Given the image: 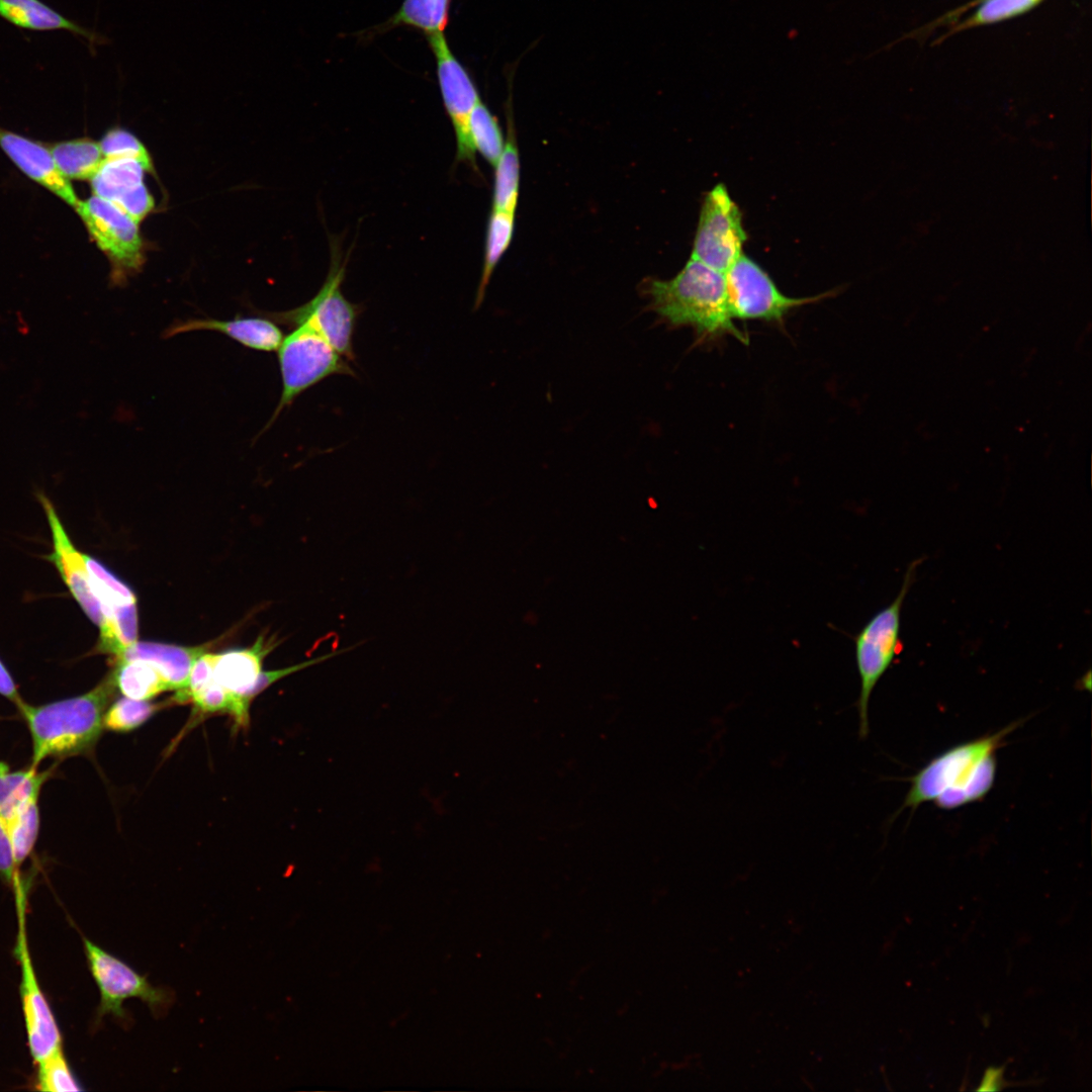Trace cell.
Returning <instances> with one entry per match:
<instances>
[{"mask_svg": "<svg viewBox=\"0 0 1092 1092\" xmlns=\"http://www.w3.org/2000/svg\"><path fill=\"white\" fill-rule=\"evenodd\" d=\"M468 128L474 150L494 167L503 153L504 140L497 119L481 100L470 114Z\"/></svg>", "mask_w": 1092, "mask_h": 1092, "instance_id": "cell-27", "label": "cell"}, {"mask_svg": "<svg viewBox=\"0 0 1092 1092\" xmlns=\"http://www.w3.org/2000/svg\"><path fill=\"white\" fill-rule=\"evenodd\" d=\"M292 329L277 350L282 391L269 425L297 396L327 377L355 375L349 360L311 326L298 324Z\"/></svg>", "mask_w": 1092, "mask_h": 1092, "instance_id": "cell-6", "label": "cell"}, {"mask_svg": "<svg viewBox=\"0 0 1092 1092\" xmlns=\"http://www.w3.org/2000/svg\"><path fill=\"white\" fill-rule=\"evenodd\" d=\"M196 331L218 332L247 348L263 352L278 350L284 338L275 322L261 316H237L225 321L190 318L171 325L165 330L163 338Z\"/></svg>", "mask_w": 1092, "mask_h": 1092, "instance_id": "cell-16", "label": "cell"}, {"mask_svg": "<svg viewBox=\"0 0 1092 1092\" xmlns=\"http://www.w3.org/2000/svg\"><path fill=\"white\" fill-rule=\"evenodd\" d=\"M273 648L274 644L259 637L250 648L232 649L216 654L214 680L250 706L262 672L263 659Z\"/></svg>", "mask_w": 1092, "mask_h": 1092, "instance_id": "cell-17", "label": "cell"}, {"mask_svg": "<svg viewBox=\"0 0 1092 1092\" xmlns=\"http://www.w3.org/2000/svg\"><path fill=\"white\" fill-rule=\"evenodd\" d=\"M494 168L492 209L515 213L519 196L520 162L512 135H509Z\"/></svg>", "mask_w": 1092, "mask_h": 1092, "instance_id": "cell-26", "label": "cell"}, {"mask_svg": "<svg viewBox=\"0 0 1092 1092\" xmlns=\"http://www.w3.org/2000/svg\"><path fill=\"white\" fill-rule=\"evenodd\" d=\"M327 278L317 293L304 304L271 315L274 321L290 328L308 324L315 329L342 356L354 360L353 339L359 307L342 292L348 258H343L335 242Z\"/></svg>", "mask_w": 1092, "mask_h": 1092, "instance_id": "cell-7", "label": "cell"}, {"mask_svg": "<svg viewBox=\"0 0 1092 1092\" xmlns=\"http://www.w3.org/2000/svg\"><path fill=\"white\" fill-rule=\"evenodd\" d=\"M88 968L100 995L96 1010L95 1026L105 1015H111L124 1026H130V1014L123 1008L125 1000L139 998L147 1004L155 1017L168 1012L175 1001V993L168 987H156L146 975H141L124 961L82 936Z\"/></svg>", "mask_w": 1092, "mask_h": 1092, "instance_id": "cell-5", "label": "cell"}, {"mask_svg": "<svg viewBox=\"0 0 1092 1092\" xmlns=\"http://www.w3.org/2000/svg\"><path fill=\"white\" fill-rule=\"evenodd\" d=\"M922 561L923 559L917 558L908 564L896 598L874 614L853 637L860 682L856 709L859 720L858 734L861 738H866L870 731L869 705L872 693L903 649L900 639L902 609Z\"/></svg>", "mask_w": 1092, "mask_h": 1092, "instance_id": "cell-4", "label": "cell"}, {"mask_svg": "<svg viewBox=\"0 0 1092 1092\" xmlns=\"http://www.w3.org/2000/svg\"><path fill=\"white\" fill-rule=\"evenodd\" d=\"M0 147L28 178L74 209L77 208L80 199L72 184L58 169L50 148L2 127H0Z\"/></svg>", "mask_w": 1092, "mask_h": 1092, "instance_id": "cell-15", "label": "cell"}, {"mask_svg": "<svg viewBox=\"0 0 1092 1092\" xmlns=\"http://www.w3.org/2000/svg\"><path fill=\"white\" fill-rule=\"evenodd\" d=\"M36 1086L40 1091L66 1092L83 1090L64 1055L57 1049L37 1064Z\"/></svg>", "mask_w": 1092, "mask_h": 1092, "instance_id": "cell-30", "label": "cell"}, {"mask_svg": "<svg viewBox=\"0 0 1092 1092\" xmlns=\"http://www.w3.org/2000/svg\"><path fill=\"white\" fill-rule=\"evenodd\" d=\"M116 688L110 672L91 691L47 704L17 707L30 733L31 766L47 758H67L90 753L103 727V717Z\"/></svg>", "mask_w": 1092, "mask_h": 1092, "instance_id": "cell-2", "label": "cell"}, {"mask_svg": "<svg viewBox=\"0 0 1092 1092\" xmlns=\"http://www.w3.org/2000/svg\"><path fill=\"white\" fill-rule=\"evenodd\" d=\"M19 867L14 857L13 847L5 821L0 816V878L8 886L21 880Z\"/></svg>", "mask_w": 1092, "mask_h": 1092, "instance_id": "cell-33", "label": "cell"}, {"mask_svg": "<svg viewBox=\"0 0 1092 1092\" xmlns=\"http://www.w3.org/2000/svg\"><path fill=\"white\" fill-rule=\"evenodd\" d=\"M207 647H183L157 642H135L114 659L143 660L152 664L164 677L170 690H182L194 661Z\"/></svg>", "mask_w": 1092, "mask_h": 1092, "instance_id": "cell-19", "label": "cell"}, {"mask_svg": "<svg viewBox=\"0 0 1092 1092\" xmlns=\"http://www.w3.org/2000/svg\"><path fill=\"white\" fill-rule=\"evenodd\" d=\"M18 931L14 954L20 966V998L27 1044L35 1064L62 1046V1034L53 1010L42 993L34 972L26 937V887L24 882L13 889Z\"/></svg>", "mask_w": 1092, "mask_h": 1092, "instance_id": "cell-9", "label": "cell"}, {"mask_svg": "<svg viewBox=\"0 0 1092 1092\" xmlns=\"http://www.w3.org/2000/svg\"><path fill=\"white\" fill-rule=\"evenodd\" d=\"M51 770L39 771L37 767L12 770L0 761V816L7 822L22 807L39 798L42 785Z\"/></svg>", "mask_w": 1092, "mask_h": 1092, "instance_id": "cell-20", "label": "cell"}, {"mask_svg": "<svg viewBox=\"0 0 1092 1092\" xmlns=\"http://www.w3.org/2000/svg\"><path fill=\"white\" fill-rule=\"evenodd\" d=\"M451 0H403L398 10L384 23V30L408 26L426 36L443 33L449 22Z\"/></svg>", "mask_w": 1092, "mask_h": 1092, "instance_id": "cell-23", "label": "cell"}, {"mask_svg": "<svg viewBox=\"0 0 1092 1092\" xmlns=\"http://www.w3.org/2000/svg\"><path fill=\"white\" fill-rule=\"evenodd\" d=\"M75 211L89 235L109 259L113 283L121 284L144 263V243L138 223L109 200L92 195L80 200Z\"/></svg>", "mask_w": 1092, "mask_h": 1092, "instance_id": "cell-8", "label": "cell"}, {"mask_svg": "<svg viewBox=\"0 0 1092 1092\" xmlns=\"http://www.w3.org/2000/svg\"><path fill=\"white\" fill-rule=\"evenodd\" d=\"M110 674L116 690L132 700L149 701L165 691H170L160 672L143 660L114 659Z\"/></svg>", "mask_w": 1092, "mask_h": 1092, "instance_id": "cell-21", "label": "cell"}, {"mask_svg": "<svg viewBox=\"0 0 1092 1092\" xmlns=\"http://www.w3.org/2000/svg\"><path fill=\"white\" fill-rule=\"evenodd\" d=\"M427 39L436 60L444 107L455 130L456 160L468 162L476 169L468 121L473 108L481 100L478 90L465 67L451 51L444 32L429 35Z\"/></svg>", "mask_w": 1092, "mask_h": 1092, "instance_id": "cell-12", "label": "cell"}, {"mask_svg": "<svg viewBox=\"0 0 1092 1092\" xmlns=\"http://www.w3.org/2000/svg\"><path fill=\"white\" fill-rule=\"evenodd\" d=\"M1042 0H974L967 6L976 10L963 21L958 29L992 24L1027 12Z\"/></svg>", "mask_w": 1092, "mask_h": 1092, "instance_id": "cell-31", "label": "cell"}, {"mask_svg": "<svg viewBox=\"0 0 1092 1092\" xmlns=\"http://www.w3.org/2000/svg\"><path fill=\"white\" fill-rule=\"evenodd\" d=\"M745 240L740 209L717 184L704 198L691 258L725 273L742 255Z\"/></svg>", "mask_w": 1092, "mask_h": 1092, "instance_id": "cell-11", "label": "cell"}, {"mask_svg": "<svg viewBox=\"0 0 1092 1092\" xmlns=\"http://www.w3.org/2000/svg\"><path fill=\"white\" fill-rule=\"evenodd\" d=\"M165 703L138 701L126 697L114 702L105 711L103 727L109 731L128 732L146 723Z\"/></svg>", "mask_w": 1092, "mask_h": 1092, "instance_id": "cell-29", "label": "cell"}, {"mask_svg": "<svg viewBox=\"0 0 1092 1092\" xmlns=\"http://www.w3.org/2000/svg\"><path fill=\"white\" fill-rule=\"evenodd\" d=\"M647 291L650 306L668 325L691 327L704 339L731 335L748 344L730 311L725 273L691 258L673 278L649 282Z\"/></svg>", "mask_w": 1092, "mask_h": 1092, "instance_id": "cell-3", "label": "cell"}, {"mask_svg": "<svg viewBox=\"0 0 1092 1092\" xmlns=\"http://www.w3.org/2000/svg\"><path fill=\"white\" fill-rule=\"evenodd\" d=\"M39 820L38 798H36L5 822L18 867L29 857L34 848L39 831Z\"/></svg>", "mask_w": 1092, "mask_h": 1092, "instance_id": "cell-28", "label": "cell"}, {"mask_svg": "<svg viewBox=\"0 0 1092 1092\" xmlns=\"http://www.w3.org/2000/svg\"><path fill=\"white\" fill-rule=\"evenodd\" d=\"M1017 725L956 745L931 759L912 777L903 808L915 810L933 802L949 810L983 799L995 782L996 752Z\"/></svg>", "mask_w": 1092, "mask_h": 1092, "instance_id": "cell-1", "label": "cell"}, {"mask_svg": "<svg viewBox=\"0 0 1092 1092\" xmlns=\"http://www.w3.org/2000/svg\"><path fill=\"white\" fill-rule=\"evenodd\" d=\"M728 302L734 320L782 322L794 308L816 302L831 293L811 297L784 294L753 260L741 255L725 272Z\"/></svg>", "mask_w": 1092, "mask_h": 1092, "instance_id": "cell-10", "label": "cell"}, {"mask_svg": "<svg viewBox=\"0 0 1092 1092\" xmlns=\"http://www.w3.org/2000/svg\"><path fill=\"white\" fill-rule=\"evenodd\" d=\"M37 498L43 508L52 533L53 551L49 555V560L55 564L71 595L87 617L98 628H101L104 622L103 614L90 584L84 553H81L71 541L50 498L42 492H37Z\"/></svg>", "mask_w": 1092, "mask_h": 1092, "instance_id": "cell-13", "label": "cell"}, {"mask_svg": "<svg viewBox=\"0 0 1092 1092\" xmlns=\"http://www.w3.org/2000/svg\"><path fill=\"white\" fill-rule=\"evenodd\" d=\"M0 695L16 707H18L23 700L18 692L17 685L14 681L10 671L5 666L4 662L0 659Z\"/></svg>", "mask_w": 1092, "mask_h": 1092, "instance_id": "cell-35", "label": "cell"}, {"mask_svg": "<svg viewBox=\"0 0 1092 1092\" xmlns=\"http://www.w3.org/2000/svg\"><path fill=\"white\" fill-rule=\"evenodd\" d=\"M514 225L515 213L491 210L486 228L483 268L475 297V308L483 301L490 277L512 242Z\"/></svg>", "mask_w": 1092, "mask_h": 1092, "instance_id": "cell-24", "label": "cell"}, {"mask_svg": "<svg viewBox=\"0 0 1092 1092\" xmlns=\"http://www.w3.org/2000/svg\"><path fill=\"white\" fill-rule=\"evenodd\" d=\"M147 171L153 169L136 159H104L90 179L93 193L140 222L154 207V198L144 182Z\"/></svg>", "mask_w": 1092, "mask_h": 1092, "instance_id": "cell-14", "label": "cell"}, {"mask_svg": "<svg viewBox=\"0 0 1092 1092\" xmlns=\"http://www.w3.org/2000/svg\"><path fill=\"white\" fill-rule=\"evenodd\" d=\"M349 650H350V648H345V649L338 650L336 652H331V653H328V654H324L322 656H318V657L303 661V662L295 664V665L284 667V668H281V669L262 671L259 678H258L257 685H256V687L254 689V698L258 694H260L262 691H264L265 689L270 687L272 684L277 681L278 679H281L284 676H287V675H289L291 673L299 671V670H301L303 668H306V667H309L311 665L321 663V662H323L325 660H328V659H330V658H332V657H334V656H336L338 654L344 653V652L349 651Z\"/></svg>", "mask_w": 1092, "mask_h": 1092, "instance_id": "cell-34", "label": "cell"}, {"mask_svg": "<svg viewBox=\"0 0 1092 1092\" xmlns=\"http://www.w3.org/2000/svg\"><path fill=\"white\" fill-rule=\"evenodd\" d=\"M99 146L104 159H136L153 169L151 157L145 146L136 136L123 128L108 130L100 141Z\"/></svg>", "mask_w": 1092, "mask_h": 1092, "instance_id": "cell-32", "label": "cell"}, {"mask_svg": "<svg viewBox=\"0 0 1092 1092\" xmlns=\"http://www.w3.org/2000/svg\"><path fill=\"white\" fill-rule=\"evenodd\" d=\"M84 559L89 573L92 590L101 606L104 622L110 619L116 612L126 607L136 605L135 596L130 588L120 581L102 563L86 554H84Z\"/></svg>", "mask_w": 1092, "mask_h": 1092, "instance_id": "cell-25", "label": "cell"}, {"mask_svg": "<svg viewBox=\"0 0 1092 1092\" xmlns=\"http://www.w3.org/2000/svg\"><path fill=\"white\" fill-rule=\"evenodd\" d=\"M0 18L25 30H66L86 39L91 49L105 42L102 35L68 18L41 0H0Z\"/></svg>", "mask_w": 1092, "mask_h": 1092, "instance_id": "cell-18", "label": "cell"}, {"mask_svg": "<svg viewBox=\"0 0 1092 1092\" xmlns=\"http://www.w3.org/2000/svg\"><path fill=\"white\" fill-rule=\"evenodd\" d=\"M50 151L67 179L90 180L104 160L99 143L87 138L56 143Z\"/></svg>", "mask_w": 1092, "mask_h": 1092, "instance_id": "cell-22", "label": "cell"}, {"mask_svg": "<svg viewBox=\"0 0 1092 1092\" xmlns=\"http://www.w3.org/2000/svg\"><path fill=\"white\" fill-rule=\"evenodd\" d=\"M1004 1066L989 1067L988 1069H986L981 1081V1085L976 1089V1091H997L1006 1087V1084L1008 1083H1005L1004 1081Z\"/></svg>", "mask_w": 1092, "mask_h": 1092, "instance_id": "cell-36", "label": "cell"}]
</instances>
